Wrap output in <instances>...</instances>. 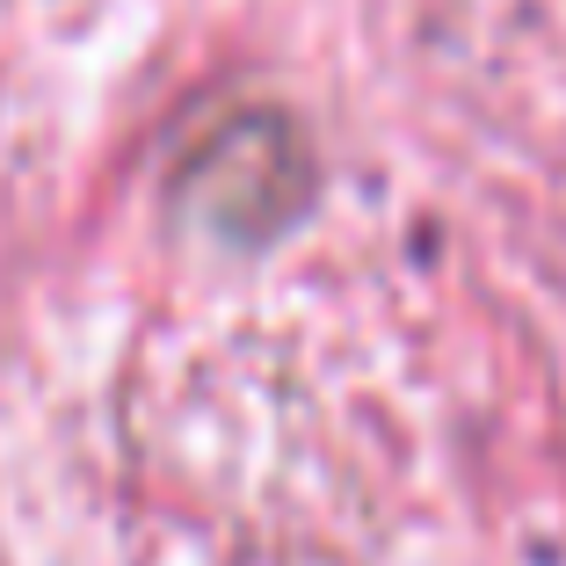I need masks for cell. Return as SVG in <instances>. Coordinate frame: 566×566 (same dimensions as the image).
Instances as JSON below:
<instances>
[{"label": "cell", "instance_id": "cell-1", "mask_svg": "<svg viewBox=\"0 0 566 566\" xmlns=\"http://www.w3.org/2000/svg\"><path fill=\"white\" fill-rule=\"evenodd\" d=\"M197 189L203 211H218L226 226H254V218H276L298 189V146H291V124L283 117H233L218 124V138H203V153L182 175Z\"/></svg>", "mask_w": 566, "mask_h": 566}]
</instances>
